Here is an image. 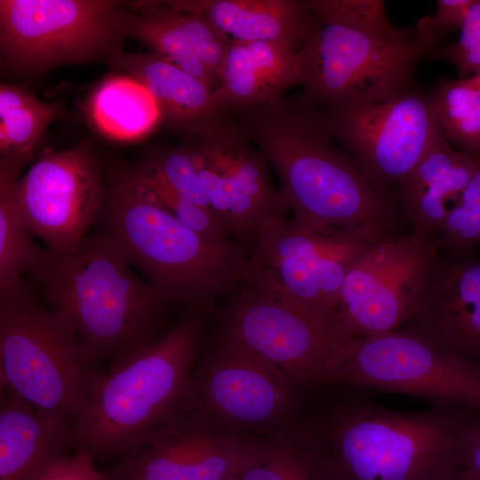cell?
<instances>
[{
    "label": "cell",
    "mask_w": 480,
    "mask_h": 480,
    "mask_svg": "<svg viewBox=\"0 0 480 480\" xmlns=\"http://www.w3.org/2000/svg\"><path fill=\"white\" fill-rule=\"evenodd\" d=\"M428 480H475L460 466L444 470Z\"/></svg>",
    "instance_id": "obj_39"
},
{
    "label": "cell",
    "mask_w": 480,
    "mask_h": 480,
    "mask_svg": "<svg viewBox=\"0 0 480 480\" xmlns=\"http://www.w3.org/2000/svg\"><path fill=\"white\" fill-rule=\"evenodd\" d=\"M475 0H437V10L433 20L444 33L460 29Z\"/></svg>",
    "instance_id": "obj_38"
},
{
    "label": "cell",
    "mask_w": 480,
    "mask_h": 480,
    "mask_svg": "<svg viewBox=\"0 0 480 480\" xmlns=\"http://www.w3.org/2000/svg\"><path fill=\"white\" fill-rule=\"evenodd\" d=\"M276 170L294 218L340 228L390 225V196L334 146L326 111L304 93L281 95L233 114Z\"/></svg>",
    "instance_id": "obj_1"
},
{
    "label": "cell",
    "mask_w": 480,
    "mask_h": 480,
    "mask_svg": "<svg viewBox=\"0 0 480 480\" xmlns=\"http://www.w3.org/2000/svg\"><path fill=\"white\" fill-rule=\"evenodd\" d=\"M14 181L0 180V292L18 284L23 274L29 275L44 254L18 211Z\"/></svg>",
    "instance_id": "obj_29"
},
{
    "label": "cell",
    "mask_w": 480,
    "mask_h": 480,
    "mask_svg": "<svg viewBox=\"0 0 480 480\" xmlns=\"http://www.w3.org/2000/svg\"><path fill=\"white\" fill-rule=\"evenodd\" d=\"M415 28L414 41L396 45L319 22L300 48L303 92L327 109L340 103L379 100L412 86L417 63L439 45L444 35L431 16L420 19Z\"/></svg>",
    "instance_id": "obj_9"
},
{
    "label": "cell",
    "mask_w": 480,
    "mask_h": 480,
    "mask_svg": "<svg viewBox=\"0 0 480 480\" xmlns=\"http://www.w3.org/2000/svg\"><path fill=\"white\" fill-rule=\"evenodd\" d=\"M470 80L480 87V71L476 72L475 75L469 76Z\"/></svg>",
    "instance_id": "obj_41"
},
{
    "label": "cell",
    "mask_w": 480,
    "mask_h": 480,
    "mask_svg": "<svg viewBox=\"0 0 480 480\" xmlns=\"http://www.w3.org/2000/svg\"><path fill=\"white\" fill-rule=\"evenodd\" d=\"M238 480H340L323 419L296 415L248 440Z\"/></svg>",
    "instance_id": "obj_21"
},
{
    "label": "cell",
    "mask_w": 480,
    "mask_h": 480,
    "mask_svg": "<svg viewBox=\"0 0 480 480\" xmlns=\"http://www.w3.org/2000/svg\"><path fill=\"white\" fill-rule=\"evenodd\" d=\"M436 241L460 254L480 243V169L450 210Z\"/></svg>",
    "instance_id": "obj_34"
},
{
    "label": "cell",
    "mask_w": 480,
    "mask_h": 480,
    "mask_svg": "<svg viewBox=\"0 0 480 480\" xmlns=\"http://www.w3.org/2000/svg\"><path fill=\"white\" fill-rule=\"evenodd\" d=\"M302 76L300 52L287 44L232 43L212 90L213 112L232 114L276 98L289 87L301 84Z\"/></svg>",
    "instance_id": "obj_19"
},
{
    "label": "cell",
    "mask_w": 480,
    "mask_h": 480,
    "mask_svg": "<svg viewBox=\"0 0 480 480\" xmlns=\"http://www.w3.org/2000/svg\"><path fill=\"white\" fill-rule=\"evenodd\" d=\"M206 313L186 311L156 340L92 373L73 423L76 451L122 456L179 415L205 338Z\"/></svg>",
    "instance_id": "obj_4"
},
{
    "label": "cell",
    "mask_w": 480,
    "mask_h": 480,
    "mask_svg": "<svg viewBox=\"0 0 480 480\" xmlns=\"http://www.w3.org/2000/svg\"><path fill=\"white\" fill-rule=\"evenodd\" d=\"M108 62L138 80L157 102L163 118L181 131L214 114L212 90L156 53L123 51Z\"/></svg>",
    "instance_id": "obj_24"
},
{
    "label": "cell",
    "mask_w": 480,
    "mask_h": 480,
    "mask_svg": "<svg viewBox=\"0 0 480 480\" xmlns=\"http://www.w3.org/2000/svg\"><path fill=\"white\" fill-rule=\"evenodd\" d=\"M390 233L378 224L340 228L294 217L280 220L252 245L244 281L283 292L332 320L347 273Z\"/></svg>",
    "instance_id": "obj_8"
},
{
    "label": "cell",
    "mask_w": 480,
    "mask_h": 480,
    "mask_svg": "<svg viewBox=\"0 0 480 480\" xmlns=\"http://www.w3.org/2000/svg\"><path fill=\"white\" fill-rule=\"evenodd\" d=\"M158 10L164 20L204 64L217 84L219 70L231 43L198 15L173 10L164 2H158Z\"/></svg>",
    "instance_id": "obj_32"
},
{
    "label": "cell",
    "mask_w": 480,
    "mask_h": 480,
    "mask_svg": "<svg viewBox=\"0 0 480 480\" xmlns=\"http://www.w3.org/2000/svg\"><path fill=\"white\" fill-rule=\"evenodd\" d=\"M434 53L452 62L460 78L480 71V0H475L470 7L457 42L440 44Z\"/></svg>",
    "instance_id": "obj_35"
},
{
    "label": "cell",
    "mask_w": 480,
    "mask_h": 480,
    "mask_svg": "<svg viewBox=\"0 0 480 480\" xmlns=\"http://www.w3.org/2000/svg\"><path fill=\"white\" fill-rule=\"evenodd\" d=\"M213 212L234 239L250 246L289 211L273 187L268 161L252 147L236 119L214 113L182 130Z\"/></svg>",
    "instance_id": "obj_12"
},
{
    "label": "cell",
    "mask_w": 480,
    "mask_h": 480,
    "mask_svg": "<svg viewBox=\"0 0 480 480\" xmlns=\"http://www.w3.org/2000/svg\"><path fill=\"white\" fill-rule=\"evenodd\" d=\"M107 472L100 471L95 459L89 453L76 451L52 467L38 480H106Z\"/></svg>",
    "instance_id": "obj_36"
},
{
    "label": "cell",
    "mask_w": 480,
    "mask_h": 480,
    "mask_svg": "<svg viewBox=\"0 0 480 480\" xmlns=\"http://www.w3.org/2000/svg\"><path fill=\"white\" fill-rule=\"evenodd\" d=\"M73 447L72 426L1 388L0 480H38Z\"/></svg>",
    "instance_id": "obj_20"
},
{
    "label": "cell",
    "mask_w": 480,
    "mask_h": 480,
    "mask_svg": "<svg viewBox=\"0 0 480 480\" xmlns=\"http://www.w3.org/2000/svg\"><path fill=\"white\" fill-rule=\"evenodd\" d=\"M130 263L173 308L207 312L243 281L252 248L236 239L210 242L156 200L132 166L108 173L99 221Z\"/></svg>",
    "instance_id": "obj_3"
},
{
    "label": "cell",
    "mask_w": 480,
    "mask_h": 480,
    "mask_svg": "<svg viewBox=\"0 0 480 480\" xmlns=\"http://www.w3.org/2000/svg\"><path fill=\"white\" fill-rule=\"evenodd\" d=\"M457 445L460 467L475 480H480V417L461 429Z\"/></svg>",
    "instance_id": "obj_37"
},
{
    "label": "cell",
    "mask_w": 480,
    "mask_h": 480,
    "mask_svg": "<svg viewBox=\"0 0 480 480\" xmlns=\"http://www.w3.org/2000/svg\"><path fill=\"white\" fill-rule=\"evenodd\" d=\"M168 7L198 15L232 43L280 42L300 49L319 20L303 0H175Z\"/></svg>",
    "instance_id": "obj_22"
},
{
    "label": "cell",
    "mask_w": 480,
    "mask_h": 480,
    "mask_svg": "<svg viewBox=\"0 0 480 480\" xmlns=\"http://www.w3.org/2000/svg\"><path fill=\"white\" fill-rule=\"evenodd\" d=\"M106 480H129L115 468L107 472Z\"/></svg>",
    "instance_id": "obj_40"
},
{
    "label": "cell",
    "mask_w": 480,
    "mask_h": 480,
    "mask_svg": "<svg viewBox=\"0 0 480 480\" xmlns=\"http://www.w3.org/2000/svg\"><path fill=\"white\" fill-rule=\"evenodd\" d=\"M430 94L449 142L461 151L480 155V87L469 77L440 78Z\"/></svg>",
    "instance_id": "obj_28"
},
{
    "label": "cell",
    "mask_w": 480,
    "mask_h": 480,
    "mask_svg": "<svg viewBox=\"0 0 480 480\" xmlns=\"http://www.w3.org/2000/svg\"><path fill=\"white\" fill-rule=\"evenodd\" d=\"M460 358L480 364V260H440L399 328Z\"/></svg>",
    "instance_id": "obj_18"
},
{
    "label": "cell",
    "mask_w": 480,
    "mask_h": 480,
    "mask_svg": "<svg viewBox=\"0 0 480 480\" xmlns=\"http://www.w3.org/2000/svg\"><path fill=\"white\" fill-rule=\"evenodd\" d=\"M142 184L175 219L210 242L233 238L222 220L211 209L203 207L177 193L161 180L139 166H132ZM234 239V238H233Z\"/></svg>",
    "instance_id": "obj_31"
},
{
    "label": "cell",
    "mask_w": 480,
    "mask_h": 480,
    "mask_svg": "<svg viewBox=\"0 0 480 480\" xmlns=\"http://www.w3.org/2000/svg\"><path fill=\"white\" fill-rule=\"evenodd\" d=\"M29 275L46 305L72 325L90 367L151 343L169 327L172 306L101 229L73 252L44 250Z\"/></svg>",
    "instance_id": "obj_2"
},
{
    "label": "cell",
    "mask_w": 480,
    "mask_h": 480,
    "mask_svg": "<svg viewBox=\"0 0 480 480\" xmlns=\"http://www.w3.org/2000/svg\"><path fill=\"white\" fill-rule=\"evenodd\" d=\"M124 5L112 0H0L2 62L16 72L38 74L108 61L123 52Z\"/></svg>",
    "instance_id": "obj_11"
},
{
    "label": "cell",
    "mask_w": 480,
    "mask_h": 480,
    "mask_svg": "<svg viewBox=\"0 0 480 480\" xmlns=\"http://www.w3.org/2000/svg\"><path fill=\"white\" fill-rule=\"evenodd\" d=\"M108 176L87 140L45 149L13 183L18 211L33 236L56 254L75 251L100 220Z\"/></svg>",
    "instance_id": "obj_16"
},
{
    "label": "cell",
    "mask_w": 480,
    "mask_h": 480,
    "mask_svg": "<svg viewBox=\"0 0 480 480\" xmlns=\"http://www.w3.org/2000/svg\"><path fill=\"white\" fill-rule=\"evenodd\" d=\"M121 24L124 36L147 46L150 52L175 64L212 90L215 88V80L204 64L162 18L158 2L127 4Z\"/></svg>",
    "instance_id": "obj_27"
},
{
    "label": "cell",
    "mask_w": 480,
    "mask_h": 480,
    "mask_svg": "<svg viewBox=\"0 0 480 480\" xmlns=\"http://www.w3.org/2000/svg\"><path fill=\"white\" fill-rule=\"evenodd\" d=\"M60 112L58 104L42 101L19 85L1 83L0 179H19L23 164Z\"/></svg>",
    "instance_id": "obj_26"
},
{
    "label": "cell",
    "mask_w": 480,
    "mask_h": 480,
    "mask_svg": "<svg viewBox=\"0 0 480 480\" xmlns=\"http://www.w3.org/2000/svg\"><path fill=\"white\" fill-rule=\"evenodd\" d=\"M221 325L296 384H318L325 364L347 342L332 319L274 289L242 281L229 295Z\"/></svg>",
    "instance_id": "obj_15"
},
{
    "label": "cell",
    "mask_w": 480,
    "mask_h": 480,
    "mask_svg": "<svg viewBox=\"0 0 480 480\" xmlns=\"http://www.w3.org/2000/svg\"><path fill=\"white\" fill-rule=\"evenodd\" d=\"M137 166L156 176L184 197L212 210L199 180L192 155L184 144L164 148Z\"/></svg>",
    "instance_id": "obj_33"
},
{
    "label": "cell",
    "mask_w": 480,
    "mask_h": 480,
    "mask_svg": "<svg viewBox=\"0 0 480 480\" xmlns=\"http://www.w3.org/2000/svg\"><path fill=\"white\" fill-rule=\"evenodd\" d=\"M478 417L459 405L404 412L359 399L322 419L340 480H428L460 466L459 435Z\"/></svg>",
    "instance_id": "obj_5"
},
{
    "label": "cell",
    "mask_w": 480,
    "mask_h": 480,
    "mask_svg": "<svg viewBox=\"0 0 480 480\" xmlns=\"http://www.w3.org/2000/svg\"><path fill=\"white\" fill-rule=\"evenodd\" d=\"M318 384L399 393L480 412V364L401 329L345 342L325 364Z\"/></svg>",
    "instance_id": "obj_10"
},
{
    "label": "cell",
    "mask_w": 480,
    "mask_h": 480,
    "mask_svg": "<svg viewBox=\"0 0 480 480\" xmlns=\"http://www.w3.org/2000/svg\"><path fill=\"white\" fill-rule=\"evenodd\" d=\"M92 372L68 320L23 278L0 292V385L73 428Z\"/></svg>",
    "instance_id": "obj_6"
},
{
    "label": "cell",
    "mask_w": 480,
    "mask_h": 480,
    "mask_svg": "<svg viewBox=\"0 0 480 480\" xmlns=\"http://www.w3.org/2000/svg\"><path fill=\"white\" fill-rule=\"evenodd\" d=\"M323 24L348 28L390 44H405L418 37L417 29L396 28L388 20L381 0H310Z\"/></svg>",
    "instance_id": "obj_30"
},
{
    "label": "cell",
    "mask_w": 480,
    "mask_h": 480,
    "mask_svg": "<svg viewBox=\"0 0 480 480\" xmlns=\"http://www.w3.org/2000/svg\"><path fill=\"white\" fill-rule=\"evenodd\" d=\"M229 480H238V479H237V476H236V477H234L232 479H229Z\"/></svg>",
    "instance_id": "obj_42"
},
{
    "label": "cell",
    "mask_w": 480,
    "mask_h": 480,
    "mask_svg": "<svg viewBox=\"0 0 480 480\" xmlns=\"http://www.w3.org/2000/svg\"><path fill=\"white\" fill-rule=\"evenodd\" d=\"M433 236L388 234L350 268L333 324L347 341L393 332L413 314L437 262Z\"/></svg>",
    "instance_id": "obj_13"
},
{
    "label": "cell",
    "mask_w": 480,
    "mask_h": 480,
    "mask_svg": "<svg viewBox=\"0 0 480 480\" xmlns=\"http://www.w3.org/2000/svg\"><path fill=\"white\" fill-rule=\"evenodd\" d=\"M87 114L102 135L117 141L146 136L163 118L154 97L127 74L104 78L90 95Z\"/></svg>",
    "instance_id": "obj_25"
},
{
    "label": "cell",
    "mask_w": 480,
    "mask_h": 480,
    "mask_svg": "<svg viewBox=\"0 0 480 480\" xmlns=\"http://www.w3.org/2000/svg\"><path fill=\"white\" fill-rule=\"evenodd\" d=\"M480 169V155L456 151L442 132L399 190L403 216L413 232L435 236Z\"/></svg>",
    "instance_id": "obj_23"
},
{
    "label": "cell",
    "mask_w": 480,
    "mask_h": 480,
    "mask_svg": "<svg viewBox=\"0 0 480 480\" xmlns=\"http://www.w3.org/2000/svg\"><path fill=\"white\" fill-rule=\"evenodd\" d=\"M298 405L290 377L220 325L204 338L179 415L253 437L298 415Z\"/></svg>",
    "instance_id": "obj_7"
},
{
    "label": "cell",
    "mask_w": 480,
    "mask_h": 480,
    "mask_svg": "<svg viewBox=\"0 0 480 480\" xmlns=\"http://www.w3.org/2000/svg\"><path fill=\"white\" fill-rule=\"evenodd\" d=\"M250 438L178 415L139 438L115 469L129 480H229Z\"/></svg>",
    "instance_id": "obj_17"
},
{
    "label": "cell",
    "mask_w": 480,
    "mask_h": 480,
    "mask_svg": "<svg viewBox=\"0 0 480 480\" xmlns=\"http://www.w3.org/2000/svg\"><path fill=\"white\" fill-rule=\"evenodd\" d=\"M324 110L336 140L371 184L388 196L393 188H401L443 132L430 92L413 86L379 100L340 103Z\"/></svg>",
    "instance_id": "obj_14"
}]
</instances>
